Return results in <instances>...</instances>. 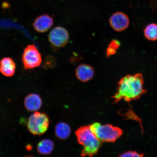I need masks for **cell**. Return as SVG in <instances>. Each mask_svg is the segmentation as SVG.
<instances>
[{"label": "cell", "mask_w": 157, "mask_h": 157, "mask_svg": "<svg viewBox=\"0 0 157 157\" xmlns=\"http://www.w3.org/2000/svg\"><path fill=\"white\" fill-rule=\"evenodd\" d=\"M54 24V19L52 17L47 14L39 16L35 19L33 26L35 30L39 33L48 31Z\"/></svg>", "instance_id": "cell-8"}, {"label": "cell", "mask_w": 157, "mask_h": 157, "mask_svg": "<svg viewBox=\"0 0 157 157\" xmlns=\"http://www.w3.org/2000/svg\"><path fill=\"white\" fill-rule=\"evenodd\" d=\"M42 101L39 96L31 94L26 96L24 101V105L27 110L35 112L39 110L42 107Z\"/></svg>", "instance_id": "cell-10"}, {"label": "cell", "mask_w": 157, "mask_h": 157, "mask_svg": "<svg viewBox=\"0 0 157 157\" xmlns=\"http://www.w3.org/2000/svg\"><path fill=\"white\" fill-rule=\"evenodd\" d=\"M54 148V143L52 140L44 139L38 143L37 146V151L39 154L48 155L51 154Z\"/></svg>", "instance_id": "cell-13"}, {"label": "cell", "mask_w": 157, "mask_h": 157, "mask_svg": "<svg viewBox=\"0 0 157 157\" xmlns=\"http://www.w3.org/2000/svg\"><path fill=\"white\" fill-rule=\"evenodd\" d=\"M40 52L34 44L29 45L23 51L22 61L25 70H30L38 67L42 62Z\"/></svg>", "instance_id": "cell-5"}, {"label": "cell", "mask_w": 157, "mask_h": 157, "mask_svg": "<svg viewBox=\"0 0 157 157\" xmlns=\"http://www.w3.org/2000/svg\"><path fill=\"white\" fill-rule=\"evenodd\" d=\"M75 134L78 143L83 147L82 156L92 157L97 154L103 142L92 132L89 125L80 127L76 131Z\"/></svg>", "instance_id": "cell-2"}, {"label": "cell", "mask_w": 157, "mask_h": 157, "mask_svg": "<svg viewBox=\"0 0 157 157\" xmlns=\"http://www.w3.org/2000/svg\"><path fill=\"white\" fill-rule=\"evenodd\" d=\"M89 126L92 132L103 142H115L123 134L122 129L111 124L95 123Z\"/></svg>", "instance_id": "cell-3"}, {"label": "cell", "mask_w": 157, "mask_h": 157, "mask_svg": "<svg viewBox=\"0 0 157 157\" xmlns=\"http://www.w3.org/2000/svg\"><path fill=\"white\" fill-rule=\"evenodd\" d=\"M109 46L117 50L121 46V43L117 39H113L110 42Z\"/></svg>", "instance_id": "cell-17"}, {"label": "cell", "mask_w": 157, "mask_h": 157, "mask_svg": "<svg viewBox=\"0 0 157 157\" xmlns=\"http://www.w3.org/2000/svg\"><path fill=\"white\" fill-rule=\"evenodd\" d=\"M144 79L140 73L123 76L118 82L117 91L112 98L114 103L123 100L127 102L137 101L147 92L144 88Z\"/></svg>", "instance_id": "cell-1"}, {"label": "cell", "mask_w": 157, "mask_h": 157, "mask_svg": "<svg viewBox=\"0 0 157 157\" xmlns=\"http://www.w3.org/2000/svg\"><path fill=\"white\" fill-rule=\"evenodd\" d=\"M95 74V69L89 64H81L76 67L75 70L76 77L80 81L86 82L91 80Z\"/></svg>", "instance_id": "cell-9"}, {"label": "cell", "mask_w": 157, "mask_h": 157, "mask_svg": "<svg viewBox=\"0 0 157 157\" xmlns=\"http://www.w3.org/2000/svg\"><path fill=\"white\" fill-rule=\"evenodd\" d=\"M56 65V60L54 57L48 56H46L45 59L44 67L46 69L52 68L55 67Z\"/></svg>", "instance_id": "cell-15"}, {"label": "cell", "mask_w": 157, "mask_h": 157, "mask_svg": "<svg viewBox=\"0 0 157 157\" xmlns=\"http://www.w3.org/2000/svg\"><path fill=\"white\" fill-rule=\"evenodd\" d=\"M50 121L48 115L39 112L31 115L29 117L27 126L33 134L40 136L44 134L48 128Z\"/></svg>", "instance_id": "cell-4"}, {"label": "cell", "mask_w": 157, "mask_h": 157, "mask_svg": "<svg viewBox=\"0 0 157 157\" xmlns=\"http://www.w3.org/2000/svg\"><path fill=\"white\" fill-rule=\"evenodd\" d=\"M69 34L63 27H55L50 31L48 36L49 42L57 48H62L68 44L69 40Z\"/></svg>", "instance_id": "cell-6"}, {"label": "cell", "mask_w": 157, "mask_h": 157, "mask_svg": "<svg viewBox=\"0 0 157 157\" xmlns=\"http://www.w3.org/2000/svg\"><path fill=\"white\" fill-rule=\"evenodd\" d=\"M111 27L117 32H122L127 29L130 24L128 16L121 12H117L111 16L109 19Z\"/></svg>", "instance_id": "cell-7"}, {"label": "cell", "mask_w": 157, "mask_h": 157, "mask_svg": "<svg viewBox=\"0 0 157 157\" xmlns=\"http://www.w3.org/2000/svg\"><path fill=\"white\" fill-rule=\"evenodd\" d=\"M144 154H140L135 151H127L124 152L122 154L119 155V157H142L144 156Z\"/></svg>", "instance_id": "cell-16"}, {"label": "cell", "mask_w": 157, "mask_h": 157, "mask_svg": "<svg viewBox=\"0 0 157 157\" xmlns=\"http://www.w3.org/2000/svg\"><path fill=\"white\" fill-rule=\"evenodd\" d=\"M16 65L14 61L10 57H6L0 60V72L7 77L14 75Z\"/></svg>", "instance_id": "cell-11"}, {"label": "cell", "mask_w": 157, "mask_h": 157, "mask_svg": "<svg viewBox=\"0 0 157 157\" xmlns=\"http://www.w3.org/2000/svg\"><path fill=\"white\" fill-rule=\"evenodd\" d=\"M145 38L150 41L157 40V24L151 23L147 25L144 29Z\"/></svg>", "instance_id": "cell-14"}, {"label": "cell", "mask_w": 157, "mask_h": 157, "mask_svg": "<svg viewBox=\"0 0 157 157\" xmlns=\"http://www.w3.org/2000/svg\"><path fill=\"white\" fill-rule=\"evenodd\" d=\"M117 52V50H115V49L109 46H108L106 49V56L108 58H109L110 57L113 56V55L116 54Z\"/></svg>", "instance_id": "cell-18"}, {"label": "cell", "mask_w": 157, "mask_h": 157, "mask_svg": "<svg viewBox=\"0 0 157 157\" xmlns=\"http://www.w3.org/2000/svg\"><path fill=\"white\" fill-rule=\"evenodd\" d=\"M71 132V128L67 124L60 122L56 125L55 133L59 139L64 140L68 138Z\"/></svg>", "instance_id": "cell-12"}]
</instances>
